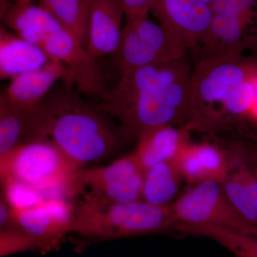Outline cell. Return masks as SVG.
Instances as JSON below:
<instances>
[{"label": "cell", "mask_w": 257, "mask_h": 257, "mask_svg": "<svg viewBox=\"0 0 257 257\" xmlns=\"http://www.w3.org/2000/svg\"><path fill=\"white\" fill-rule=\"evenodd\" d=\"M192 68L187 55L123 72L97 104L132 141L165 126L187 128Z\"/></svg>", "instance_id": "1"}, {"label": "cell", "mask_w": 257, "mask_h": 257, "mask_svg": "<svg viewBox=\"0 0 257 257\" xmlns=\"http://www.w3.org/2000/svg\"><path fill=\"white\" fill-rule=\"evenodd\" d=\"M64 84L26 111L24 143L46 141L83 167L109 158L131 139L97 104Z\"/></svg>", "instance_id": "2"}, {"label": "cell", "mask_w": 257, "mask_h": 257, "mask_svg": "<svg viewBox=\"0 0 257 257\" xmlns=\"http://www.w3.org/2000/svg\"><path fill=\"white\" fill-rule=\"evenodd\" d=\"M257 59L243 56L197 61L190 87L189 131L238 126L256 96Z\"/></svg>", "instance_id": "3"}, {"label": "cell", "mask_w": 257, "mask_h": 257, "mask_svg": "<svg viewBox=\"0 0 257 257\" xmlns=\"http://www.w3.org/2000/svg\"><path fill=\"white\" fill-rule=\"evenodd\" d=\"M72 232L92 240L159 234L176 224L173 204L155 205L145 200L109 202L81 197L74 205Z\"/></svg>", "instance_id": "4"}, {"label": "cell", "mask_w": 257, "mask_h": 257, "mask_svg": "<svg viewBox=\"0 0 257 257\" xmlns=\"http://www.w3.org/2000/svg\"><path fill=\"white\" fill-rule=\"evenodd\" d=\"M82 167L46 141L20 144L0 158L1 176H10L45 193L66 194Z\"/></svg>", "instance_id": "5"}, {"label": "cell", "mask_w": 257, "mask_h": 257, "mask_svg": "<svg viewBox=\"0 0 257 257\" xmlns=\"http://www.w3.org/2000/svg\"><path fill=\"white\" fill-rule=\"evenodd\" d=\"M189 52L188 47L175 32L145 17L126 20L119 47L113 55L121 74L177 60Z\"/></svg>", "instance_id": "6"}, {"label": "cell", "mask_w": 257, "mask_h": 257, "mask_svg": "<svg viewBox=\"0 0 257 257\" xmlns=\"http://www.w3.org/2000/svg\"><path fill=\"white\" fill-rule=\"evenodd\" d=\"M145 172L134 152L104 167L79 169L66 195L109 202L143 200Z\"/></svg>", "instance_id": "7"}, {"label": "cell", "mask_w": 257, "mask_h": 257, "mask_svg": "<svg viewBox=\"0 0 257 257\" xmlns=\"http://www.w3.org/2000/svg\"><path fill=\"white\" fill-rule=\"evenodd\" d=\"M172 204L176 224H214L257 234L256 226L231 205L219 182L209 181L194 186Z\"/></svg>", "instance_id": "8"}, {"label": "cell", "mask_w": 257, "mask_h": 257, "mask_svg": "<svg viewBox=\"0 0 257 257\" xmlns=\"http://www.w3.org/2000/svg\"><path fill=\"white\" fill-rule=\"evenodd\" d=\"M40 47L50 59L59 61L67 68V85H75L80 94L101 99L107 89L102 72L77 37L62 27L47 37Z\"/></svg>", "instance_id": "9"}, {"label": "cell", "mask_w": 257, "mask_h": 257, "mask_svg": "<svg viewBox=\"0 0 257 257\" xmlns=\"http://www.w3.org/2000/svg\"><path fill=\"white\" fill-rule=\"evenodd\" d=\"M74 211L73 204L54 197L30 209L13 211L20 229L35 240L38 251L44 253L58 249L72 232Z\"/></svg>", "instance_id": "10"}, {"label": "cell", "mask_w": 257, "mask_h": 257, "mask_svg": "<svg viewBox=\"0 0 257 257\" xmlns=\"http://www.w3.org/2000/svg\"><path fill=\"white\" fill-rule=\"evenodd\" d=\"M150 13L178 35L192 52L205 40L212 19L211 7L198 0H155Z\"/></svg>", "instance_id": "11"}, {"label": "cell", "mask_w": 257, "mask_h": 257, "mask_svg": "<svg viewBox=\"0 0 257 257\" xmlns=\"http://www.w3.org/2000/svg\"><path fill=\"white\" fill-rule=\"evenodd\" d=\"M124 16L120 0H90L86 48L94 60L114 55L122 35Z\"/></svg>", "instance_id": "12"}, {"label": "cell", "mask_w": 257, "mask_h": 257, "mask_svg": "<svg viewBox=\"0 0 257 257\" xmlns=\"http://www.w3.org/2000/svg\"><path fill=\"white\" fill-rule=\"evenodd\" d=\"M182 179L190 185L214 181L222 184L232 167V152L215 144L190 143L176 160Z\"/></svg>", "instance_id": "13"}, {"label": "cell", "mask_w": 257, "mask_h": 257, "mask_svg": "<svg viewBox=\"0 0 257 257\" xmlns=\"http://www.w3.org/2000/svg\"><path fill=\"white\" fill-rule=\"evenodd\" d=\"M67 78V68L59 61L50 59L42 68L11 79L3 96L20 110L30 111L43 100L58 79Z\"/></svg>", "instance_id": "14"}, {"label": "cell", "mask_w": 257, "mask_h": 257, "mask_svg": "<svg viewBox=\"0 0 257 257\" xmlns=\"http://www.w3.org/2000/svg\"><path fill=\"white\" fill-rule=\"evenodd\" d=\"M1 18L19 37L39 46L51 34L63 27L48 12L33 3L19 4L2 0Z\"/></svg>", "instance_id": "15"}, {"label": "cell", "mask_w": 257, "mask_h": 257, "mask_svg": "<svg viewBox=\"0 0 257 257\" xmlns=\"http://www.w3.org/2000/svg\"><path fill=\"white\" fill-rule=\"evenodd\" d=\"M189 132L185 127L165 126L143 135L135 152L145 170L162 162L177 160L191 143Z\"/></svg>", "instance_id": "16"}, {"label": "cell", "mask_w": 257, "mask_h": 257, "mask_svg": "<svg viewBox=\"0 0 257 257\" xmlns=\"http://www.w3.org/2000/svg\"><path fill=\"white\" fill-rule=\"evenodd\" d=\"M50 58L39 45L23 40L5 29L0 31V77L13 79L45 67Z\"/></svg>", "instance_id": "17"}, {"label": "cell", "mask_w": 257, "mask_h": 257, "mask_svg": "<svg viewBox=\"0 0 257 257\" xmlns=\"http://www.w3.org/2000/svg\"><path fill=\"white\" fill-rule=\"evenodd\" d=\"M231 152L232 167L221 184L223 191L238 214L257 227V181L243 161Z\"/></svg>", "instance_id": "18"}, {"label": "cell", "mask_w": 257, "mask_h": 257, "mask_svg": "<svg viewBox=\"0 0 257 257\" xmlns=\"http://www.w3.org/2000/svg\"><path fill=\"white\" fill-rule=\"evenodd\" d=\"M191 236H204L219 243L237 257H257V234L214 224L177 223L173 229Z\"/></svg>", "instance_id": "19"}, {"label": "cell", "mask_w": 257, "mask_h": 257, "mask_svg": "<svg viewBox=\"0 0 257 257\" xmlns=\"http://www.w3.org/2000/svg\"><path fill=\"white\" fill-rule=\"evenodd\" d=\"M182 179L176 161L162 162L145 172L143 200L155 205H166L175 197Z\"/></svg>", "instance_id": "20"}, {"label": "cell", "mask_w": 257, "mask_h": 257, "mask_svg": "<svg viewBox=\"0 0 257 257\" xmlns=\"http://www.w3.org/2000/svg\"><path fill=\"white\" fill-rule=\"evenodd\" d=\"M40 6L48 12L86 46L87 18L90 0H39Z\"/></svg>", "instance_id": "21"}, {"label": "cell", "mask_w": 257, "mask_h": 257, "mask_svg": "<svg viewBox=\"0 0 257 257\" xmlns=\"http://www.w3.org/2000/svg\"><path fill=\"white\" fill-rule=\"evenodd\" d=\"M26 111L20 110L3 95L0 97V158L23 143Z\"/></svg>", "instance_id": "22"}, {"label": "cell", "mask_w": 257, "mask_h": 257, "mask_svg": "<svg viewBox=\"0 0 257 257\" xmlns=\"http://www.w3.org/2000/svg\"><path fill=\"white\" fill-rule=\"evenodd\" d=\"M1 195L13 211L30 209L43 202L46 193L10 176H1Z\"/></svg>", "instance_id": "23"}, {"label": "cell", "mask_w": 257, "mask_h": 257, "mask_svg": "<svg viewBox=\"0 0 257 257\" xmlns=\"http://www.w3.org/2000/svg\"><path fill=\"white\" fill-rule=\"evenodd\" d=\"M34 250L38 251L36 241L21 230H0L1 257Z\"/></svg>", "instance_id": "24"}, {"label": "cell", "mask_w": 257, "mask_h": 257, "mask_svg": "<svg viewBox=\"0 0 257 257\" xmlns=\"http://www.w3.org/2000/svg\"><path fill=\"white\" fill-rule=\"evenodd\" d=\"M240 131L246 137V141L236 144L232 147L243 157L257 180V136L243 127Z\"/></svg>", "instance_id": "25"}, {"label": "cell", "mask_w": 257, "mask_h": 257, "mask_svg": "<svg viewBox=\"0 0 257 257\" xmlns=\"http://www.w3.org/2000/svg\"><path fill=\"white\" fill-rule=\"evenodd\" d=\"M126 20L148 17L155 0H120Z\"/></svg>", "instance_id": "26"}, {"label": "cell", "mask_w": 257, "mask_h": 257, "mask_svg": "<svg viewBox=\"0 0 257 257\" xmlns=\"http://www.w3.org/2000/svg\"><path fill=\"white\" fill-rule=\"evenodd\" d=\"M250 112H253L254 116H256L257 119V79L256 82V96H255V100L254 102H253L252 109H251V111Z\"/></svg>", "instance_id": "27"}, {"label": "cell", "mask_w": 257, "mask_h": 257, "mask_svg": "<svg viewBox=\"0 0 257 257\" xmlns=\"http://www.w3.org/2000/svg\"><path fill=\"white\" fill-rule=\"evenodd\" d=\"M15 3L19 4H31L33 3V0H15Z\"/></svg>", "instance_id": "28"}, {"label": "cell", "mask_w": 257, "mask_h": 257, "mask_svg": "<svg viewBox=\"0 0 257 257\" xmlns=\"http://www.w3.org/2000/svg\"><path fill=\"white\" fill-rule=\"evenodd\" d=\"M198 1L201 2L203 4L209 5V6H210L211 8V5H212L214 0H198Z\"/></svg>", "instance_id": "29"}, {"label": "cell", "mask_w": 257, "mask_h": 257, "mask_svg": "<svg viewBox=\"0 0 257 257\" xmlns=\"http://www.w3.org/2000/svg\"><path fill=\"white\" fill-rule=\"evenodd\" d=\"M254 57H256V58H257V50H256V53H255Z\"/></svg>", "instance_id": "30"}]
</instances>
